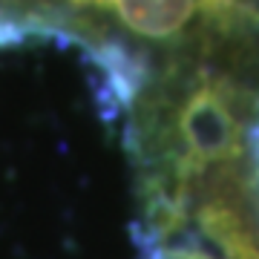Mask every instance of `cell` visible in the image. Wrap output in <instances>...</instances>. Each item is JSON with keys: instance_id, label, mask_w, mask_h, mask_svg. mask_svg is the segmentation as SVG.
Segmentation results:
<instances>
[{"instance_id": "obj_1", "label": "cell", "mask_w": 259, "mask_h": 259, "mask_svg": "<svg viewBox=\"0 0 259 259\" xmlns=\"http://www.w3.org/2000/svg\"><path fill=\"white\" fill-rule=\"evenodd\" d=\"M179 185L202 182L210 164H233L242 156V121L233 90L222 78H199L173 118Z\"/></svg>"}, {"instance_id": "obj_2", "label": "cell", "mask_w": 259, "mask_h": 259, "mask_svg": "<svg viewBox=\"0 0 259 259\" xmlns=\"http://www.w3.org/2000/svg\"><path fill=\"white\" fill-rule=\"evenodd\" d=\"M127 35L141 44H182L196 20H207L204 0H104Z\"/></svg>"}, {"instance_id": "obj_3", "label": "cell", "mask_w": 259, "mask_h": 259, "mask_svg": "<svg viewBox=\"0 0 259 259\" xmlns=\"http://www.w3.org/2000/svg\"><path fill=\"white\" fill-rule=\"evenodd\" d=\"M207 233V231H204ZM210 236V233H207ZM213 239V236H210ZM219 248H222L225 259H259V253H245V250H233L231 245H225V242L219 239H213ZM158 259H219V256H213V253H207V250L202 248V245H182V248H167L164 253Z\"/></svg>"}]
</instances>
